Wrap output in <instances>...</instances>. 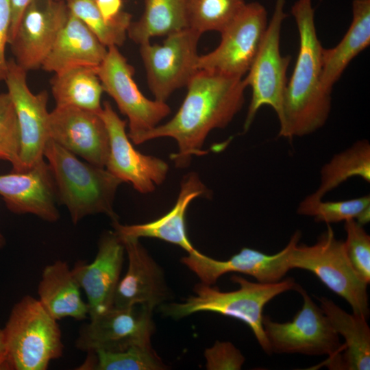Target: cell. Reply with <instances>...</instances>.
<instances>
[{
	"instance_id": "6da1fadb",
	"label": "cell",
	"mask_w": 370,
	"mask_h": 370,
	"mask_svg": "<svg viewBox=\"0 0 370 370\" xmlns=\"http://www.w3.org/2000/svg\"><path fill=\"white\" fill-rule=\"evenodd\" d=\"M186 97L175 115L143 134L136 145L161 137L175 140L177 151L171 160L180 169L188 166L203 149L209 133L229 125L242 109L247 88L243 77L199 69L187 84Z\"/></svg>"
},
{
	"instance_id": "7a4b0ae2",
	"label": "cell",
	"mask_w": 370,
	"mask_h": 370,
	"mask_svg": "<svg viewBox=\"0 0 370 370\" xmlns=\"http://www.w3.org/2000/svg\"><path fill=\"white\" fill-rule=\"evenodd\" d=\"M299 33V52L285 88L279 121V136L293 140L310 134L326 123L331 92L323 86L322 50L318 38L312 0H297L291 8Z\"/></svg>"
},
{
	"instance_id": "3957f363",
	"label": "cell",
	"mask_w": 370,
	"mask_h": 370,
	"mask_svg": "<svg viewBox=\"0 0 370 370\" xmlns=\"http://www.w3.org/2000/svg\"><path fill=\"white\" fill-rule=\"evenodd\" d=\"M44 157L51 171L58 201L67 208L77 224L88 215L104 214L117 221L114 201L123 182L101 167L80 160L77 156L49 138Z\"/></svg>"
},
{
	"instance_id": "277c9868",
	"label": "cell",
	"mask_w": 370,
	"mask_h": 370,
	"mask_svg": "<svg viewBox=\"0 0 370 370\" xmlns=\"http://www.w3.org/2000/svg\"><path fill=\"white\" fill-rule=\"evenodd\" d=\"M231 280L237 290L223 292L212 285L201 282L195 286L194 295L181 303L161 305L166 317L180 319L199 312H211L238 319L247 324L267 354H272L262 327L263 309L276 296L296 289L298 284L288 278L274 283L253 282L233 275Z\"/></svg>"
},
{
	"instance_id": "5b68a950",
	"label": "cell",
	"mask_w": 370,
	"mask_h": 370,
	"mask_svg": "<svg viewBox=\"0 0 370 370\" xmlns=\"http://www.w3.org/2000/svg\"><path fill=\"white\" fill-rule=\"evenodd\" d=\"M57 321L31 295L14 304L1 329L9 370H45L62 356L64 345Z\"/></svg>"
},
{
	"instance_id": "8992f818",
	"label": "cell",
	"mask_w": 370,
	"mask_h": 370,
	"mask_svg": "<svg viewBox=\"0 0 370 370\" xmlns=\"http://www.w3.org/2000/svg\"><path fill=\"white\" fill-rule=\"evenodd\" d=\"M301 236L299 231L291 236L293 243L288 256L290 269L312 272L330 291L343 297L353 313L367 319L368 284L358 277L351 265L344 241L336 238L330 224L312 245H299Z\"/></svg>"
},
{
	"instance_id": "52a82bcc",
	"label": "cell",
	"mask_w": 370,
	"mask_h": 370,
	"mask_svg": "<svg viewBox=\"0 0 370 370\" xmlns=\"http://www.w3.org/2000/svg\"><path fill=\"white\" fill-rule=\"evenodd\" d=\"M285 0H275L274 9L258 51L247 74L243 78L246 87L251 89V99L243 124V132L250 128L255 116L263 106H270L282 118L283 101L287 84L286 73L291 56H282L280 37L282 23L287 17Z\"/></svg>"
},
{
	"instance_id": "ba28073f",
	"label": "cell",
	"mask_w": 370,
	"mask_h": 370,
	"mask_svg": "<svg viewBox=\"0 0 370 370\" xmlns=\"http://www.w3.org/2000/svg\"><path fill=\"white\" fill-rule=\"evenodd\" d=\"M303 305L291 321L278 323L264 315L262 327L272 353L328 356L334 359L344 349L339 335L321 307L300 285L296 289Z\"/></svg>"
},
{
	"instance_id": "9c48e42d",
	"label": "cell",
	"mask_w": 370,
	"mask_h": 370,
	"mask_svg": "<svg viewBox=\"0 0 370 370\" xmlns=\"http://www.w3.org/2000/svg\"><path fill=\"white\" fill-rule=\"evenodd\" d=\"M201 36L186 27L166 35L162 45L150 41L140 45L148 86L156 100L165 102L175 90L186 86L197 71Z\"/></svg>"
},
{
	"instance_id": "30bf717a",
	"label": "cell",
	"mask_w": 370,
	"mask_h": 370,
	"mask_svg": "<svg viewBox=\"0 0 370 370\" xmlns=\"http://www.w3.org/2000/svg\"><path fill=\"white\" fill-rule=\"evenodd\" d=\"M134 67L116 46L108 47L104 60L97 68L104 91L128 119L127 135L136 145L140 137L159 125L171 109L165 102L145 97L134 80Z\"/></svg>"
},
{
	"instance_id": "8fae6325",
	"label": "cell",
	"mask_w": 370,
	"mask_h": 370,
	"mask_svg": "<svg viewBox=\"0 0 370 370\" xmlns=\"http://www.w3.org/2000/svg\"><path fill=\"white\" fill-rule=\"evenodd\" d=\"M268 25L263 5L246 3L236 18L221 32L212 51L199 56L197 69L243 77L251 66Z\"/></svg>"
},
{
	"instance_id": "7c38bea8",
	"label": "cell",
	"mask_w": 370,
	"mask_h": 370,
	"mask_svg": "<svg viewBox=\"0 0 370 370\" xmlns=\"http://www.w3.org/2000/svg\"><path fill=\"white\" fill-rule=\"evenodd\" d=\"M153 310L145 306H112L82 326L75 347L84 352H119L149 344L155 330Z\"/></svg>"
},
{
	"instance_id": "4fadbf2b",
	"label": "cell",
	"mask_w": 370,
	"mask_h": 370,
	"mask_svg": "<svg viewBox=\"0 0 370 370\" xmlns=\"http://www.w3.org/2000/svg\"><path fill=\"white\" fill-rule=\"evenodd\" d=\"M26 72L14 60H10L4 80L18 125L22 172L44 159L45 148L49 138L48 93L45 90L38 94L32 92L27 86Z\"/></svg>"
},
{
	"instance_id": "5bb4252c",
	"label": "cell",
	"mask_w": 370,
	"mask_h": 370,
	"mask_svg": "<svg viewBox=\"0 0 370 370\" xmlns=\"http://www.w3.org/2000/svg\"><path fill=\"white\" fill-rule=\"evenodd\" d=\"M108 133L109 153L105 168L123 182H130L141 193L153 192L166 179L169 166L160 158L145 155L132 145L122 120L105 101L99 113Z\"/></svg>"
},
{
	"instance_id": "9a60e30c",
	"label": "cell",
	"mask_w": 370,
	"mask_h": 370,
	"mask_svg": "<svg viewBox=\"0 0 370 370\" xmlns=\"http://www.w3.org/2000/svg\"><path fill=\"white\" fill-rule=\"evenodd\" d=\"M69 14L62 0H34L9 44L16 64L26 71L41 67Z\"/></svg>"
},
{
	"instance_id": "2e32d148",
	"label": "cell",
	"mask_w": 370,
	"mask_h": 370,
	"mask_svg": "<svg viewBox=\"0 0 370 370\" xmlns=\"http://www.w3.org/2000/svg\"><path fill=\"white\" fill-rule=\"evenodd\" d=\"M49 138L77 156L105 167L109 137L99 113L74 107H56L48 119Z\"/></svg>"
},
{
	"instance_id": "e0dca14e",
	"label": "cell",
	"mask_w": 370,
	"mask_h": 370,
	"mask_svg": "<svg viewBox=\"0 0 370 370\" xmlns=\"http://www.w3.org/2000/svg\"><path fill=\"white\" fill-rule=\"evenodd\" d=\"M125 252L119 235L114 231H108L99 241L94 260L90 263L79 261L71 269L75 280L86 295L90 318L113 306Z\"/></svg>"
},
{
	"instance_id": "ac0fdd59",
	"label": "cell",
	"mask_w": 370,
	"mask_h": 370,
	"mask_svg": "<svg viewBox=\"0 0 370 370\" xmlns=\"http://www.w3.org/2000/svg\"><path fill=\"white\" fill-rule=\"evenodd\" d=\"M292 242L291 238L284 249L272 255L243 247L228 260H217L197 250L181 261L208 285L214 284L221 276L231 272L250 275L258 282L274 283L282 280L291 270L288 256Z\"/></svg>"
},
{
	"instance_id": "d6986e66",
	"label": "cell",
	"mask_w": 370,
	"mask_h": 370,
	"mask_svg": "<svg viewBox=\"0 0 370 370\" xmlns=\"http://www.w3.org/2000/svg\"><path fill=\"white\" fill-rule=\"evenodd\" d=\"M120 238L124 244L128 265L117 285L113 306L128 308L142 305L154 310L170 296L163 270L138 238Z\"/></svg>"
},
{
	"instance_id": "ffe728a7",
	"label": "cell",
	"mask_w": 370,
	"mask_h": 370,
	"mask_svg": "<svg viewBox=\"0 0 370 370\" xmlns=\"http://www.w3.org/2000/svg\"><path fill=\"white\" fill-rule=\"evenodd\" d=\"M0 195L15 214H31L48 221L60 218L54 180L44 159L29 170L0 175Z\"/></svg>"
},
{
	"instance_id": "44dd1931",
	"label": "cell",
	"mask_w": 370,
	"mask_h": 370,
	"mask_svg": "<svg viewBox=\"0 0 370 370\" xmlns=\"http://www.w3.org/2000/svg\"><path fill=\"white\" fill-rule=\"evenodd\" d=\"M209 197L210 191L199 176L190 172L182 179L177 201L162 217L142 224L122 225L112 221L114 231L121 238H156L180 246L188 254L197 251L188 238L186 227V213L190 202L199 197Z\"/></svg>"
},
{
	"instance_id": "7402d4cb",
	"label": "cell",
	"mask_w": 370,
	"mask_h": 370,
	"mask_svg": "<svg viewBox=\"0 0 370 370\" xmlns=\"http://www.w3.org/2000/svg\"><path fill=\"white\" fill-rule=\"evenodd\" d=\"M107 52L106 47L88 27L69 12L64 25L41 67L55 73L77 66L97 68Z\"/></svg>"
},
{
	"instance_id": "603a6c76",
	"label": "cell",
	"mask_w": 370,
	"mask_h": 370,
	"mask_svg": "<svg viewBox=\"0 0 370 370\" xmlns=\"http://www.w3.org/2000/svg\"><path fill=\"white\" fill-rule=\"evenodd\" d=\"M320 307L334 329L344 340V349L341 354L325 365L332 369H370V328L367 318L349 314L331 299L319 298Z\"/></svg>"
},
{
	"instance_id": "cb8c5ba5",
	"label": "cell",
	"mask_w": 370,
	"mask_h": 370,
	"mask_svg": "<svg viewBox=\"0 0 370 370\" xmlns=\"http://www.w3.org/2000/svg\"><path fill=\"white\" fill-rule=\"evenodd\" d=\"M68 264L57 260L42 270L38 286V299L56 320L71 317L83 320L88 316V306Z\"/></svg>"
},
{
	"instance_id": "d4e9b609",
	"label": "cell",
	"mask_w": 370,
	"mask_h": 370,
	"mask_svg": "<svg viewBox=\"0 0 370 370\" xmlns=\"http://www.w3.org/2000/svg\"><path fill=\"white\" fill-rule=\"evenodd\" d=\"M352 21L341 40L334 47L322 50L323 88L332 92L351 61L370 44V0H353Z\"/></svg>"
},
{
	"instance_id": "484cf974",
	"label": "cell",
	"mask_w": 370,
	"mask_h": 370,
	"mask_svg": "<svg viewBox=\"0 0 370 370\" xmlns=\"http://www.w3.org/2000/svg\"><path fill=\"white\" fill-rule=\"evenodd\" d=\"M97 68L77 66L56 73L51 90L56 107H74L99 113L104 90Z\"/></svg>"
},
{
	"instance_id": "4316f807",
	"label": "cell",
	"mask_w": 370,
	"mask_h": 370,
	"mask_svg": "<svg viewBox=\"0 0 370 370\" xmlns=\"http://www.w3.org/2000/svg\"><path fill=\"white\" fill-rule=\"evenodd\" d=\"M318 188L300 203H317L333 189L353 177L370 182V144L367 140L356 141L351 147L336 153L320 171Z\"/></svg>"
},
{
	"instance_id": "83f0119b",
	"label": "cell",
	"mask_w": 370,
	"mask_h": 370,
	"mask_svg": "<svg viewBox=\"0 0 370 370\" xmlns=\"http://www.w3.org/2000/svg\"><path fill=\"white\" fill-rule=\"evenodd\" d=\"M186 0H145L141 17L131 22L128 36L139 45L155 36L168 35L188 27Z\"/></svg>"
},
{
	"instance_id": "f1b7e54d",
	"label": "cell",
	"mask_w": 370,
	"mask_h": 370,
	"mask_svg": "<svg viewBox=\"0 0 370 370\" xmlns=\"http://www.w3.org/2000/svg\"><path fill=\"white\" fill-rule=\"evenodd\" d=\"M151 343L132 346L119 352H92L80 370H162L166 369Z\"/></svg>"
},
{
	"instance_id": "f546056e",
	"label": "cell",
	"mask_w": 370,
	"mask_h": 370,
	"mask_svg": "<svg viewBox=\"0 0 370 370\" xmlns=\"http://www.w3.org/2000/svg\"><path fill=\"white\" fill-rule=\"evenodd\" d=\"M69 11L79 18L106 47L121 46L125 40L132 15L125 12L112 21H106L95 0H66Z\"/></svg>"
},
{
	"instance_id": "4dcf8cb0",
	"label": "cell",
	"mask_w": 370,
	"mask_h": 370,
	"mask_svg": "<svg viewBox=\"0 0 370 370\" xmlns=\"http://www.w3.org/2000/svg\"><path fill=\"white\" fill-rule=\"evenodd\" d=\"M245 0H186L188 27L200 34L223 32L245 5Z\"/></svg>"
},
{
	"instance_id": "1f68e13d",
	"label": "cell",
	"mask_w": 370,
	"mask_h": 370,
	"mask_svg": "<svg viewBox=\"0 0 370 370\" xmlns=\"http://www.w3.org/2000/svg\"><path fill=\"white\" fill-rule=\"evenodd\" d=\"M297 212L313 217L315 221L326 224L354 219L364 225L370 221V196L367 195L343 201L321 200L312 204L299 203Z\"/></svg>"
},
{
	"instance_id": "d6a6232c",
	"label": "cell",
	"mask_w": 370,
	"mask_h": 370,
	"mask_svg": "<svg viewBox=\"0 0 370 370\" xmlns=\"http://www.w3.org/2000/svg\"><path fill=\"white\" fill-rule=\"evenodd\" d=\"M19 151L20 135L14 107L9 94L1 93L0 159L8 161L14 172H22Z\"/></svg>"
},
{
	"instance_id": "836d02e7",
	"label": "cell",
	"mask_w": 370,
	"mask_h": 370,
	"mask_svg": "<svg viewBox=\"0 0 370 370\" xmlns=\"http://www.w3.org/2000/svg\"><path fill=\"white\" fill-rule=\"evenodd\" d=\"M354 219L345 221L346 239L344 246L347 258L358 277L370 282V236Z\"/></svg>"
},
{
	"instance_id": "e575fe53",
	"label": "cell",
	"mask_w": 370,
	"mask_h": 370,
	"mask_svg": "<svg viewBox=\"0 0 370 370\" xmlns=\"http://www.w3.org/2000/svg\"><path fill=\"white\" fill-rule=\"evenodd\" d=\"M206 369L210 370H238L245 362V357L231 343L216 341L205 351Z\"/></svg>"
},
{
	"instance_id": "d590c367",
	"label": "cell",
	"mask_w": 370,
	"mask_h": 370,
	"mask_svg": "<svg viewBox=\"0 0 370 370\" xmlns=\"http://www.w3.org/2000/svg\"><path fill=\"white\" fill-rule=\"evenodd\" d=\"M10 24V0H0V82L5 80L8 68L5 47L9 44Z\"/></svg>"
},
{
	"instance_id": "8d00e7d4",
	"label": "cell",
	"mask_w": 370,
	"mask_h": 370,
	"mask_svg": "<svg viewBox=\"0 0 370 370\" xmlns=\"http://www.w3.org/2000/svg\"><path fill=\"white\" fill-rule=\"evenodd\" d=\"M33 1L34 0H10L11 9V24L10 29L9 44L16 33L23 13Z\"/></svg>"
},
{
	"instance_id": "74e56055",
	"label": "cell",
	"mask_w": 370,
	"mask_h": 370,
	"mask_svg": "<svg viewBox=\"0 0 370 370\" xmlns=\"http://www.w3.org/2000/svg\"><path fill=\"white\" fill-rule=\"evenodd\" d=\"M96 5L103 18L107 21L114 20L121 12L123 0H95Z\"/></svg>"
},
{
	"instance_id": "f35d334b",
	"label": "cell",
	"mask_w": 370,
	"mask_h": 370,
	"mask_svg": "<svg viewBox=\"0 0 370 370\" xmlns=\"http://www.w3.org/2000/svg\"><path fill=\"white\" fill-rule=\"evenodd\" d=\"M0 370H9L5 345L1 329H0Z\"/></svg>"
},
{
	"instance_id": "ab89813d",
	"label": "cell",
	"mask_w": 370,
	"mask_h": 370,
	"mask_svg": "<svg viewBox=\"0 0 370 370\" xmlns=\"http://www.w3.org/2000/svg\"><path fill=\"white\" fill-rule=\"evenodd\" d=\"M5 243V238L3 235L1 234V232H0V249L4 246Z\"/></svg>"
},
{
	"instance_id": "60d3db41",
	"label": "cell",
	"mask_w": 370,
	"mask_h": 370,
	"mask_svg": "<svg viewBox=\"0 0 370 370\" xmlns=\"http://www.w3.org/2000/svg\"><path fill=\"white\" fill-rule=\"evenodd\" d=\"M56 1H60V0H56Z\"/></svg>"
},
{
	"instance_id": "b9f144b4",
	"label": "cell",
	"mask_w": 370,
	"mask_h": 370,
	"mask_svg": "<svg viewBox=\"0 0 370 370\" xmlns=\"http://www.w3.org/2000/svg\"><path fill=\"white\" fill-rule=\"evenodd\" d=\"M1 329V328H0Z\"/></svg>"
}]
</instances>
